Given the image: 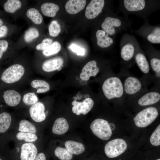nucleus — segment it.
Listing matches in <instances>:
<instances>
[{
	"instance_id": "obj_1",
	"label": "nucleus",
	"mask_w": 160,
	"mask_h": 160,
	"mask_svg": "<svg viewBox=\"0 0 160 160\" xmlns=\"http://www.w3.org/2000/svg\"><path fill=\"white\" fill-rule=\"evenodd\" d=\"M157 1L124 0L121 1L120 8L124 13L135 14L145 18L159 8Z\"/></svg>"
},
{
	"instance_id": "obj_2",
	"label": "nucleus",
	"mask_w": 160,
	"mask_h": 160,
	"mask_svg": "<svg viewBox=\"0 0 160 160\" xmlns=\"http://www.w3.org/2000/svg\"><path fill=\"white\" fill-rule=\"evenodd\" d=\"M130 25L125 19L114 14L106 17L101 24L102 30L113 37L118 33L127 30Z\"/></svg>"
},
{
	"instance_id": "obj_3",
	"label": "nucleus",
	"mask_w": 160,
	"mask_h": 160,
	"mask_svg": "<svg viewBox=\"0 0 160 160\" xmlns=\"http://www.w3.org/2000/svg\"><path fill=\"white\" fill-rule=\"evenodd\" d=\"M41 28L36 26L30 25L15 42L18 49L26 47L33 48L41 39Z\"/></svg>"
},
{
	"instance_id": "obj_4",
	"label": "nucleus",
	"mask_w": 160,
	"mask_h": 160,
	"mask_svg": "<svg viewBox=\"0 0 160 160\" xmlns=\"http://www.w3.org/2000/svg\"><path fill=\"white\" fill-rule=\"evenodd\" d=\"M103 94L108 100L121 97L124 93L123 84L121 80L116 77H112L106 79L102 87Z\"/></svg>"
},
{
	"instance_id": "obj_5",
	"label": "nucleus",
	"mask_w": 160,
	"mask_h": 160,
	"mask_svg": "<svg viewBox=\"0 0 160 160\" xmlns=\"http://www.w3.org/2000/svg\"><path fill=\"white\" fill-rule=\"evenodd\" d=\"M135 38L132 36L125 34L122 36L120 42V55L124 61L130 60L133 57L139 45Z\"/></svg>"
},
{
	"instance_id": "obj_6",
	"label": "nucleus",
	"mask_w": 160,
	"mask_h": 160,
	"mask_svg": "<svg viewBox=\"0 0 160 160\" xmlns=\"http://www.w3.org/2000/svg\"><path fill=\"white\" fill-rule=\"evenodd\" d=\"M135 33L152 44L160 43V27L159 25H151L145 21L144 24Z\"/></svg>"
},
{
	"instance_id": "obj_7",
	"label": "nucleus",
	"mask_w": 160,
	"mask_h": 160,
	"mask_svg": "<svg viewBox=\"0 0 160 160\" xmlns=\"http://www.w3.org/2000/svg\"><path fill=\"white\" fill-rule=\"evenodd\" d=\"M28 1L24 0H7L3 2V11L15 20L21 17L28 7Z\"/></svg>"
},
{
	"instance_id": "obj_8",
	"label": "nucleus",
	"mask_w": 160,
	"mask_h": 160,
	"mask_svg": "<svg viewBox=\"0 0 160 160\" xmlns=\"http://www.w3.org/2000/svg\"><path fill=\"white\" fill-rule=\"evenodd\" d=\"M25 71V68L23 65L18 63H14L4 71L1 76V79L7 84L15 83L21 79Z\"/></svg>"
},
{
	"instance_id": "obj_9",
	"label": "nucleus",
	"mask_w": 160,
	"mask_h": 160,
	"mask_svg": "<svg viewBox=\"0 0 160 160\" xmlns=\"http://www.w3.org/2000/svg\"><path fill=\"white\" fill-rule=\"evenodd\" d=\"M159 113L154 107L146 108L137 113L134 118L136 125L139 127H145L152 123L156 118Z\"/></svg>"
},
{
	"instance_id": "obj_10",
	"label": "nucleus",
	"mask_w": 160,
	"mask_h": 160,
	"mask_svg": "<svg viewBox=\"0 0 160 160\" xmlns=\"http://www.w3.org/2000/svg\"><path fill=\"white\" fill-rule=\"evenodd\" d=\"M93 133L100 139L106 140L109 139L112 131L108 122L105 119L98 118L94 120L90 125Z\"/></svg>"
},
{
	"instance_id": "obj_11",
	"label": "nucleus",
	"mask_w": 160,
	"mask_h": 160,
	"mask_svg": "<svg viewBox=\"0 0 160 160\" xmlns=\"http://www.w3.org/2000/svg\"><path fill=\"white\" fill-rule=\"evenodd\" d=\"M127 144L124 139L116 138L107 143L104 147L105 153L107 157L112 158L117 157L126 150Z\"/></svg>"
},
{
	"instance_id": "obj_12",
	"label": "nucleus",
	"mask_w": 160,
	"mask_h": 160,
	"mask_svg": "<svg viewBox=\"0 0 160 160\" xmlns=\"http://www.w3.org/2000/svg\"><path fill=\"white\" fill-rule=\"evenodd\" d=\"M18 50L12 40L8 38L0 40V64L11 58Z\"/></svg>"
},
{
	"instance_id": "obj_13",
	"label": "nucleus",
	"mask_w": 160,
	"mask_h": 160,
	"mask_svg": "<svg viewBox=\"0 0 160 160\" xmlns=\"http://www.w3.org/2000/svg\"><path fill=\"white\" fill-rule=\"evenodd\" d=\"M21 17L27 21L29 25H34L41 28L43 18L36 7L28 6Z\"/></svg>"
},
{
	"instance_id": "obj_14",
	"label": "nucleus",
	"mask_w": 160,
	"mask_h": 160,
	"mask_svg": "<svg viewBox=\"0 0 160 160\" xmlns=\"http://www.w3.org/2000/svg\"><path fill=\"white\" fill-rule=\"evenodd\" d=\"M105 5L104 0H91L86 7V17L89 19L96 17L102 12Z\"/></svg>"
},
{
	"instance_id": "obj_15",
	"label": "nucleus",
	"mask_w": 160,
	"mask_h": 160,
	"mask_svg": "<svg viewBox=\"0 0 160 160\" xmlns=\"http://www.w3.org/2000/svg\"><path fill=\"white\" fill-rule=\"evenodd\" d=\"M72 110L73 112L77 115L81 114L86 115L90 111L94 105L93 100L90 98H87L82 102L74 101L72 102Z\"/></svg>"
},
{
	"instance_id": "obj_16",
	"label": "nucleus",
	"mask_w": 160,
	"mask_h": 160,
	"mask_svg": "<svg viewBox=\"0 0 160 160\" xmlns=\"http://www.w3.org/2000/svg\"><path fill=\"white\" fill-rule=\"evenodd\" d=\"M45 111V106L41 102H38L30 106L29 109V113L31 118L34 121L37 123L41 122L46 119Z\"/></svg>"
},
{
	"instance_id": "obj_17",
	"label": "nucleus",
	"mask_w": 160,
	"mask_h": 160,
	"mask_svg": "<svg viewBox=\"0 0 160 160\" xmlns=\"http://www.w3.org/2000/svg\"><path fill=\"white\" fill-rule=\"evenodd\" d=\"M38 153L37 148L34 143H25L20 148V160H33Z\"/></svg>"
},
{
	"instance_id": "obj_18",
	"label": "nucleus",
	"mask_w": 160,
	"mask_h": 160,
	"mask_svg": "<svg viewBox=\"0 0 160 160\" xmlns=\"http://www.w3.org/2000/svg\"><path fill=\"white\" fill-rule=\"evenodd\" d=\"M99 71L96 61L95 60H91L83 68L80 75V78L82 80L87 81L90 77L96 76Z\"/></svg>"
},
{
	"instance_id": "obj_19",
	"label": "nucleus",
	"mask_w": 160,
	"mask_h": 160,
	"mask_svg": "<svg viewBox=\"0 0 160 160\" xmlns=\"http://www.w3.org/2000/svg\"><path fill=\"white\" fill-rule=\"evenodd\" d=\"M64 63L62 58L56 57L47 59L42 64V70L46 72H51L56 70L60 71L62 69Z\"/></svg>"
},
{
	"instance_id": "obj_20",
	"label": "nucleus",
	"mask_w": 160,
	"mask_h": 160,
	"mask_svg": "<svg viewBox=\"0 0 160 160\" xmlns=\"http://www.w3.org/2000/svg\"><path fill=\"white\" fill-rule=\"evenodd\" d=\"M124 86L125 92L128 95H132L139 92L141 89L142 85L138 79L129 76L125 79Z\"/></svg>"
},
{
	"instance_id": "obj_21",
	"label": "nucleus",
	"mask_w": 160,
	"mask_h": 160,
	"mask_svg": "<svg viewBox=\"0 0 160 160\" xmlns=\"http://www.w3.org/2000/svg\"><path fill=\"white\" fill-rule=\"evenodd\" d=\"M97 44L102 48H107L114 45L115 41L114 37L109 36L102 30H98L96 33Z\"/></svg>"
},
{
	"instance_id": "obj_22",
	"label": "nucleus",
	"mask_w": 160,
	"mask_h": 160,
	"mask_svg": "<svg viewBox=\"0 0 160 160\" xmlns=\"http://www.w3.org/2000/svg\"><path fill=\"white\" fill-rule=\"evenodd\" d=\"M3 97L5 103L11 107H14L17 105L21 99L20 94L17 91L12 89L4 91Z\"/></svg>"
},
{
	"instance_id": "obj_23",
	"label": "nucleus",
	"mask_w": 160,
	"mask_h": 160,
	"mask_svg": "<svg viewBox=\"0 0 160 160\" xmlns=\"http://www.w3.org/2000/svg\"><path fill=\"white\" fill-rule=\"evenodd\" d=\"M37 7L41 13L46 17H54L60 9L59 6L55 3L50 2L41 4Z\"/></svg>"
},
{
	"instance_id": "obj_24",
	"label": "nucleus",
	"mask_w": 160,
	"mask_h": 160,
	"mask_svg": "<svg viewBox=\"0 0 160 160\" xmlns=\"http://www.w3.org/2000/svg\"><path fill=\"white\" fill-rule=\"evenodd\" d=\"M86 2V0H68L66 3L65 9L69 14H76L84 8Z\"/></svg>"
},
{
	"instance_id": "obj_25",
	"label": "nucleus",
	"mask_w": 160,
	"mask_h": 160,
	"mask_svg": "<svg viewBox=\"0 0 160 160\" xmlns=\"http://www.w3.org/2000/svg\"><path fill=\"white\" fill-rule=\"evenodd\" d=\"M160 99V94L158 92H151L143 96L138 101L139 105L141 106L152 105L159 102Z\"/></svg>"
},
{
	"instance_id": "obj_26",
	"label": "nucleus",
	"mask_w": 160,
	"mask_h": 160,
	"mask_svg": "<svg viewBox=\"0 0 160 160\" xmlns=\"http://www.w3.org/2000/svg\"><path fill=\"white\" fill-rule=\"evenodd\" d=\"M67 120L63 117L57 119L55 121L52 128V132L57 135H62L66 133L69 129Z\"/></svg>"
},
{
	"instance_id": "obj_27",
	"label": "nucleus",
	"mask_w": 160,
	"mask_h": 160,
	"mask_svg": "<svg viewBox=\"0 0 160 160\" xmlns=\"http://www.w3.org/2000/svg\"><path fill=\"white\" fill-rule=\"evenodd\" d=\"M65 145L67 150L72 154H81L84 152L85 150L83 144L73 140L66 141L65 143Z\"/></svg>"
},
{
	"instance_id": "obj_28",
	"label": "nucleus",
	"mask_w": 160,
	"mask_h": 160,
	"mask_svg": "<svg viewBox=\"0 0 160 160\" xmlns=\"http://www.w3.org/2000/svg\"><path fill=\"white\" fill-rule=\"evenodd\" d=\"M18 26L15 24L7 23L0 27V40L8 37L18 31Z\"/></svg>"
},
{
	"instance_id": "obj_29",
	"label": "nucleus",
	"mask_w": 160,
	"mask_h": 160,
	"mask_svg": "<svg viewBox=\"0 0 160 160\" xmlns=\"http://www.w3.org/2000/svg\"><path fill=\"white\" fill-rule=\"evenodd\" d=\"M135 59L137 66L143 72L146 74L149 72V65L143 53L141 52H138L136 54Z\"/></svg>"
},
{
	"instance_id": "obj_30",
	"label": "nucleus",
	"mask_w": 160,
	"mask_h": 160,
	"mask_svg": "<svg viewBox=\"0 0 160 160\" xmlns=\"http://www.w3.org/2000/svg\"><path fill=\"white\" fill-rule=\"evenodd\" d=\"M12 121V117L9 113L3 112L0 113V133H4L9 129Z\"/></svg>"
},
{
	"instance_id": "obj_31",
	"label": "nucleus",
	"mask_w": 160,
	"mask_h": 160,
	"mask_svg": "<svg viewBox=\"0 0 160 160\" xmlns=\"http://www.w3.org/2000/svg\"><path fill=\"white\" fill-rule=\"evenodd\" d=\"M31 85L33 88L37 89L36 92L39 94L47 92L50 89L49 84L43 80H34L31 82Z\"/></svg>"
},
{
	"instance_id": "obj_32",
	"label": "nucleus",
	"mask_w": 160,
	"mask_h": 160,
	"mask_svg": "<svg viewBox=\"0 0 160 160\" xmlns=\"http://www.w3.org/2000/svg\"><path fill=\"white\" fill-rule=\"evenodd\" d=\"M18 130L19 132L36 134L37 129L32 123L26 119H22L19 122Z\"/></svg>"
},
{
	"instance_id": "obj_33",
	"label": "nucleus",
	"mask_w": 160,
	"mask_h": 160,
	"mask_svg": "<svg viewBox=\"0 0 160 160\" xmlns=\"http://www.w3.org/2000/svg\"><path fill=\"white\" fill-rule=\"evenodd\" d=\"M55 156L60 160H71L73 158V154L65 148L57 147L54 152Z\"/></svg>"
},
{
	"instance_id": "obj_34",
	"label": "nucleus",
	"mask_w": 160,
	"mask_h": 160,
	"mask_svg": "<svg viewBox=\"0 0 160 160\" xmlns=\"http://www.w3.org/2000/svg\"><path fill=\"white\" fill-rule=\"evenodd\" d=\"M41 39L34 47L33 49L37 52H41L48 48L54 42L53 39L49 38Z\"/></svg>"
},
{
	"instance_id": "obj_35",
	"label": "nucleus",
	"mask_w": 160,
	"mask_h": 160,
	"mask_svg": "<svg viewBox=\"0 0 160 160\" xmlns=\"http://www.w3.org/2000/svg\"><path fill=\"white\" fill-rule=\"evenodd\" d=\"M16 138L19 141H23L25 143H33L38 138L36 134L28 132H19L16 135Z\"/></svg>"
},
{
	"instance_id": "obj_36",
	"label": "nucleus",
	"mask_w": 160,
	"mask_h": 160,
	"mask_svg": "<svg viewBox=\"0 0 160 160\" xmlns=\"http://www.w3.org/2000/svg\"><path fill=\"white\" fill-rule=\"evenodd\" d=\"M61 49L60 43L57 41H55L48 48L41 52L44 56L48 57L57 54L60 51Z\"/></svg>"
},
{
	"instance_id": "obj_37",
	"label": "nucleus",
	"mask_w": 160,
	"mask_h": 160,
	"mask_svg": "<svg viewBox=\"0 0 160 160\" xmlns=\"http://www.w3.org/2000/svg\"><path fill=\"white\" fill-rule=\"evenodd\" d=\"M61 30L60 26L58 22L55 20L52 21L48 26L49 35L53 37H56L60 34Z\"/></svg>"
},
{
	"instance_id": "obj_38",
	"label": "nucleus",
	"mask_w": 160,
	"mask_h": 160,
	"mask_svg": "<svg viewBox=\"0 0 160 160\" xmlns=\"http://www.w3.org/2000/svg\"><path fill=\"white\" fill-rule=\"evenodd\" d=\"M23 100L25 105L31 106L38 102V98L34 93L29 92L23 95Z\"/></svg>"
},
{
	"instance_id": "obj_39",
	"label": "nucleus",
	"mask_w": 160,
	"mask_h": 160,
	"mask_svg": "<svg viewBox=\"0 0 160 160\" xmlns=\"http://www.w3.org/2000/svg\"><path fill=\"white\" fill-rule=\"evenodd\" d=\"M160 125L156 128L152 134L150 139L151 143L155 146L160 145Z\"/></svg>"
},
{
	"instance_id": "obj_40",
	"label": "nucleus",
	"mask_w": 160,
	"mask_h": 160,
	"mask_svg": "<svg viewBox=\"0 0 160 160\" xmlns=\"http://www.w3.org/2000/svg\"><path fill=\"white\" fill-rule=\"evenodd\" d=\"M151 67L155 72L160 76V59L157 57L152 58L150 61Z\"/></svg>"
},
{
	"instance_id": "obj_41",
	"label": "nucleus",
	"mask_w": 160,
	"mask_h": 160,
	"mask_svg": "<svg viewBox=\"0 0 160 160\" xmlns=\"http://www.w3.org/2000/svg\"><path fill=\"white\" fill-rule=\"evenodd\" d=\"M69 48L72 51L76 53L77 55L84 56L85 54L84 49L76 44H71Z\"/></svg>"
},
{
	"instance_id": "obj_42",
	"label": "nucleus",
	"mask_w": 160,
	"mask_h": 160,
	"mask_svg": "<svg viewBox=\"0 0 160 160\" xmlns=\"http://www.w3.org/2000/svg\"><path fill=\"white\" fill-rule=\"evenodd\" d=\"M46 156L43 152L38 153L33 160H46Z\"/></svg>"
},
{
	"instance_id": "obj_43",
	"label": "nucleus",
	"mask_w": 160,
	"mask_h": 160,
	"mask_svg": "<svg viewBox=\"0 0 160 160\" xmlns=\"http://www.w3.org/2000/svg\"><path fill=\"white\" fill-rule=\"evenodd\" d=\"M6 18L5 17H0V27L4 24L9 22Z\"/></svg>"
},
{
	"instance_id": "obj_44",
	"label": "nucleus",
	"mask_w": 160,
	"mask_h": 160,
	"mask_svg": "<svg viewBox=\"0 0 160 160\" xmlns=\"http://www.w3.org/2000/svg\"><path fill=\"white\" fill-rule=\"evenodd\" d=\"M7 14L3 11L0 10V17H6Z\"/></svg>"
},
{
	"instance_id": "obj_45",
	"label": "nucleus",
	"mask_w": 160,
	"mask_h": 160,
	"mask_svg": "<svg viewBox=\"0 0 160 160\" xmlns=\"http://www.w3.org/2000/svg\"><path fill=\"white\" fill-rule=\"evenodd\" d=\"M156 160H160V159H156Z\"/></svg>"
},
{
	"instance_id": "obj_46",
	"label": "nucleus",
	"mask_w": 160,
	"mask_h": 160,
	"mask_svg": "<svg viewBox=\"0 0 160 160\" xmlns=\"http://www.w3.org/2000/svg\"><path fill=\"white\" fill-rule=\"evenodd\" d=\"M0 160H2L0 158Z\"/></svg>"
},
{
	"instance_id": "obj_47",
	"label": "nucleus",
	"mask_w": 160,
	"mask_h": 160,
	"mask_svg": "<svg viewBox=\"0 0 160 160\" xmlns=\"http://www.w3.org/2000/svg\"></svg>"
}]
</instances>
